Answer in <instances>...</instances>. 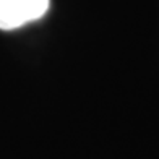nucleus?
Returning <instances> with one entry per match:
<instances>
[{
    "instance_id": "f257e3e1",
    "label": "nucleus",
    "mask_w": 159,
    "mask_h": 159,
    "mask_svg": "<svg viewBox=\"0 0 159 159\" xmlns=\"http://www.w3.org/2000/svg\"><path fill=\"white\" fill-rule=\"evenodd\" d=\"M50 0H0V30L11 31L42 18Z\"/></svg>"
}]
</instances>
